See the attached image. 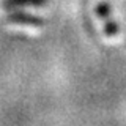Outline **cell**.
<instances>
[{"label":"cell","mask_w":126,"mask_h":126,"mask_svg":"<svg viewBox=\"0 0 126 126\" xmlns=\"http://www.w3.org/2000/svg\"><path fill=\"white\" fill-rule=\"evenodd\" d=\"M6 21L19 24V25H29V27H43L44 25V19L35 16L32 13H25V11H13L8 10L6 13Z\"/></svg>","instance_id":"cell-1"},{"label":"cell","mask_w":126,"mask_h":126,"mask_svg":"<svg viewBox=\"0 0 126 126\" xmlns=\"http://www.w3.org/2000/svg\"><path fill=\"white\" fill-rule=\"evenodd\" d=\"M47 5V0H3L2 6L5 10H14L21 6H44Z\"/></svg>","instance_id":"cell-2"},{"label":"cell","mask_w":126,"mask_h":126,"mask_svg":"<svg viewBox=\"0 0 126 126\" xmlns=\"http://www.w3.org/2000/svg\"><path fill=\"white\" fill-rule=\"evenodd\" d=\"M110 13H112V8L107 2H101L96 5V16L102 21H106V19L110 17Z\"/></svg>","instance_id":"cell-3"},{"label":"cell","mask_w":126,"mask_h":126,"mask_svg":"<svg viewBox=\"0 0 126 126\" xmlns=\"http://www.w3.org/2000/svg\"><path fill=\"white\" fill-rule=\"evenodd\" d=\"M104 33L107 35V36H115L118 33V24L113 21L112 17H109V19L104 21Z\"/></svg>","instance_id":"cell-4"}]
</instances>
